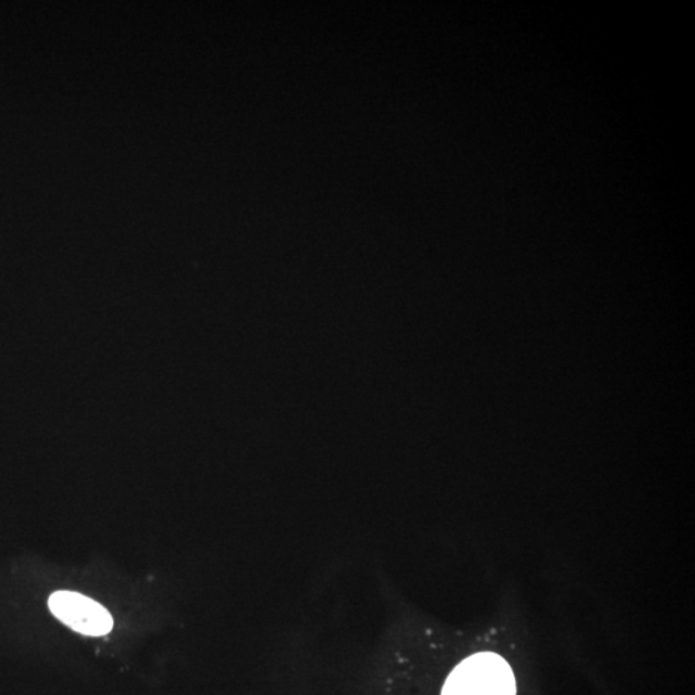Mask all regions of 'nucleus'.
Segmentation results:
<instances>
[{"label":"nucleus","mask_w":695,"mask_h":695,"mask_svg":"<svg viewBox=\"0 0 695 695\" xmlns=\"http://www.w3.org/2000/svg\"><path fill=\"white\" fill-rule=\"evenodd\" d=\"M441 695H517L510 664L495 653L463 660L448 676Z\"/></svg>","instance_id":"f257e3e1"},{"label":"nucleus","mask_w":695,"mask_h":695,"mask_svg":"<svg viewBox=\"0 0 695 695\" xmlns=\"http://www.w3.org/2000/svg\"><path fill=\"white\" fill-rule=\"evenodd\" d=\"M48 606L66 626L87 636H103L114 626L111 614L90 597L72 591L52 594Z\"/></svg>","instance_id":"f03ea898"}]
</instances>
